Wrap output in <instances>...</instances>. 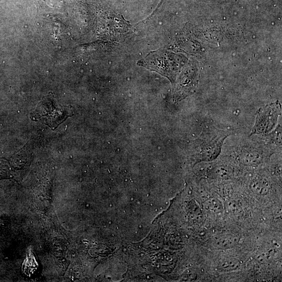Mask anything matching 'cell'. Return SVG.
<instances>
[{
  "label": "cell",
  "instance_id": "6da1fadb",
  "mask_svg": "<svg viewBox=\"0 0 282 282\" xmlns=\"http://www.w3.org/2000/svg\"><path fill=\"white\" fill-rule=\"evenodd\" d=\"M188 63L186 56L162 50L149 53L146 58L140 60L138 64L165 76L173 84Z\"/></svg>",
  "mask_w": 282,
  "mask_h": 282
},
{
  "label": "cell",
  "instance_id": "7a4b0ae2",
  "mask_svg": "<svg viewBox=\"0 0 282 282\" xmlns=\"http://www.w3.org/2000/svg\"><path fill=\"white\" fill-rule=\"evenodd\" d=\"M199 79L198 67L192 62H188L173 84L174 101H181L192 94L196 89Z\"/></svg>",
  "mask_w": 282,
  "mask_h": 282
},
{
  "label": "cell",
  "instance_id": "3957f363",
  "mask_svg": "<svg viewBox=\"0 0 282 282\" xmlns=\"http://www.w3.org/2000/svg\"><path fill=\"white\" fill-rule=\"evenodd\" d=\"M31 116L33 119L39 120L54 129L69 116V109L65 107H55L47 96L40 102Z\"/></svg>",
  "mask_w": 282,
  "mask_h": 282
},
{
  "label": "cell",
  "instance_id": "277c9868",
  "mask_svg": "<svg viewBox=\"0 0 282 282\" xmlns=\"http://www.w3.org/2000/svg\"><path fill=\"white\" fill-rule=\"evenodd\" d=\"M281 110V105L278 102L267 105L259 109L251 135L267 134L272 131L276 127Z\"/></svg>",
  "mask_w": 282,
  "mask_h": 282
},
{
  "label": "cell",
  "instance_id": "5b68a950",
  "mask_svg": "<svg viewBox=\"0 0 282 282\" xmlns=\"http://www.w3.org/2000/svg\"><path fill=\"white\" fill-rule=\"evenodd\" d=\"M230 133L217 131L205 135L200 143V150L196 154V159L199 162L210 161L216 159L221 153L223 140Z\"/></svg>",
  "mask_w": 282,
  "mask_h": 282
},
{
  "label": "cell",
  "instance_id": "8992f818",
  "mask_svg": "<svg viewBox=\"0 0 282 282\" xmlns=\"http://www.w3.org/2000/svg\"><path fill=\"white\" fill-rule=\"evenodd\" d=\"M262 158V152L256 149H244L241 153V159L246 164H258Z\"/></svg>",
  "mask_w": 282,
  "mask_h": 282
},
{
  "label": "cell",
  "instance_id": "52a82bcc",
  "mask_svg": "<svg viewBox=\"0 0 282 282\" xmlns=\"http://www.w3.org/2000/svg\"><path fill=\"white\" fill-rule=\"evenodd\" d=\"M250 188L258 195H265L269 192V183L265 179L257 178L252 181Z\"/></svg>",
  "mask_w": 282,
  "mask_h": 282
}]
</instances>
